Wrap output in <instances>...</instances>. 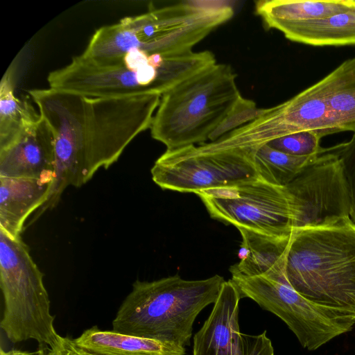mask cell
<instances>
[{"mask_svg": "<svg viewBox=\"0 0 355 355\" xmlns=\"http://www.w3.org/2000/svg\"><path fill=\"white\" fill-rule=\"evenodd\" d=\"M331 150L342 165L349 196V218L355 223V134L350 141L331 147Z\"/></svg>", "mask_w": 355, "mask_h": 355, "instance_id": "obj_23", "label": "cell"}, {"mask_svg": "<svg viewBox=\"0 0 355 355\" xmlns=\"http://www.w3.org/2000/svg\"><path fill=\"white\" fill-rule=\"evenodd\" d=\"M355 10V0L293 1L261 0L255 11L271 28L285 24L328 18Z\"/></svg>", "mask_w": 355, "mask_h": 355, "instance_id": "obj_17", "label": "cell"}, {"mask_svg": "<svg viewBox=\"0 0 355 355\" xmlns=\"http://www.w3.org/2000/svg\"><path fill=\"white\" fill-rule=\"evenodd\" d=\"M256 150L214 141L166 150L152 167V178L162 189L196 194L233 185L258 178Z\"/></svg>", "mask_w": 355, "mask_h": 355, "instance_id": "obj_7", "label": "cell"}, {"mask_svg": "<svg viewBox=\"0 0 355 355\" xmlns=\"http://www.w3.org/2000/svg\"><path fill=\"white\" fill-rule=\"evenodd\" d=\"M77 355H88V354H83V353H81V352H79L77 351Z\"/></svg>", "mask_w": 355, "mask_h": 355, "instance_id": "obj_29", "label": "cell"}, {"mask_svg": "<svg viewBox=\"0 0 355 355\" xmlns=\"http://www.w3.org/2000/svg\"><path fill=\"white\" fill-rule=\"evenodd\" d=\"M241 300L232 281H225L210 315L193 337V355H275L266 331L258 335L240 331Z\"/></svg>", "mask_w": 355, "mask_h": 355, "instance_id": "obj_12", "label": "cell"}, {"mask_svg": "<svg viewBox=\"0 0 355 355\" xmlns=\"http://www.w3.org/2000/svg\"><path fill=\"white\" fill-rule=\"evenodd\" d=\"M37 350L33 352H28L19 349H11L9 351H4L2 348L0 350V355H37Z\"/></svg>", "mask_w": 355, "mask_h": 355, "instance_id": "obj_27", "label": "cell"}, {"mask_svg": "<svg viewBox=\"0 0 355 355\" xmlns=\"http://www.w3.org/2000/svg\"><path fill=\"white\" fill-rule=\"evenodd\" d=\"M303 131H316L323 137L340 132L323 79L279 105L261 109L255 119L214 141L257 150L273 139Z\"/></svg>", "mask_w": 355, "mask_h": 355, "instance_id": "obj_10", "label": "cell"}, {"mask_svg": "<svg viewBox=\"0 0 355 355\" xmlns=\"http://www.w3.org/2000/svg\"><path fill=\"white\" fill-rule=\"evenodd\" d=\"M285 187L291 198L294 231L331 225L349 218L342 165L331 148H326Z\"/></svg>", "mask_w": 355, "mask_h": 355, "instance_id": "obj_11", "label": "cell"}, {"mask_svg": "<svg viewBox=\"0 0 355 355\" xmlns=\"http://www.w3.org/2000/svg\"><path fill=\"white\" fill-rule=\"evenodd\" d=\"M55 166L53 135L42 118L0 149V176L37 179L53 184Z\"/></svg>", "mask_w": 355, "mask_h": 355, "instance_id": "obj_13", "label": "cell"}, {"mask_svg": "<svg viewBox=\"0 0 355 355\" xmlns=\"http://www.w3.org/2000/svg\"><path fill=\"white\" fill-rule=\"evenodd\" d=\"M43 277L21 237L13 239L0 230V287L4 302L0 327L13 343L33 339L54 348L62 338L53 324Z\"/></svg>", "mask_w": 355, "mask_h": 355, "instance_id": "obj_6", "label": "cell"}, {"mask_svg": "<svg viewBox=\"0 0 355 355\" xmlns=\"http://www.w3.org/2000/svg\"><path fill=\"white\" fill-rule=\"evenodd\" d=\"M51 182L0 176V230L21 237L26 219L48 200Z\"/></svg>", "mask_w": 355, "mask_h": 355, "instance_id": "obj_14", "label": "cell"}, {"mask_svg": "<svg viewBox=\"0 0 355 355\" xmlns=\"http://www.w3.org/2000/svg\"><path fill=\"white\" fill-rule=\"evenodd\" d=\"M42 355H77V351L72 343V339L62 337L60 344L54 348L43 345Z\"/></svg>", "mask_w": 355, "mask_h": 355, "instance_id": "obj_25", "label": "cell"}, {"mask_svg": "<svg viewBox=\"0 0 355 355\" xmlns=\"http://www.w3.org/2000/svg\"><path fill=\"white\" fill-rule=\"evenodd\" d=\"M225 282L218 275L199 280L178 275L137 280L112 321V331L188 345L196 318L207 305L214 304Z\"/></svg>", "mask_w": 355, "mask_h": 355, "instance_id": "obj_4", "label": "cell"}, {"mask_svg": "<svg viewBox=\"0 0 355 355\" xmlns=\"http://www.w3.org/2000/svg\"><path fill=\"white\" fill-rule=\"evenodd\" d=\"M234 14L230 1H182L99 28L79 56L106 66L133 50L164 58L184 54Z\"/></svg>", "mask_w": 355, "mask_h": 355, "instance_id": "obj_2", "label": "cell"}, {"mask_svg": "<svg viewBox=\"0 0 355 355\" xmlns=\"http://www.w3.org/2000/svg\"><path fill=\"white\" fill-rule=\"evenodd\" d=\"M41 118L31 103L15 96L12 71L9 68L0 85V149L17 139Z\"/></svg>", "mask_w": 355, "mask_h": 355, "instance_id": "obj_20", "label": "cell"}, {"mask_svg": "<svg viewBox=\"0 0 355 355\" xmlns=\"http://www.w3.org/2000/svg\"><path fill=\"white\" fill-rule=\"evenodd\" d=\"M285 275L308 301L355 324V223L295 230Z\"/></svg>", "mask_w": 355, "mask_h": 355, "instance_id": "obj_3", "label": "cell"}, {"mask_svg": "<svg viewBox=\"0 0 355 355\" xmlns=\"http://www.w3.org/2000/svg\"><path fill=\"white\" fill-rule=\"evenodd\" d=\"M327 98L340 132L355 134V57L324 77Z\"/></svg>", "mask_w": 355, "mask_h": 355, "instance_id": "obj_19", "label": "cell"}, {"mask_svg": "<svg viewBox=\"0 0 355 355\" xmlns=\"http://www.w3.org/2000/svg\"><path fill=\"white\" fill-rule=\"evenodd\" d=\"M55 142V179L36 220L55 207L64 189L80 187L116 162L130 143L150 128L162 96L89 97L62 90L28 91Z\"/></svg>", "mask_w": 355, "mask_h": 355, "instance_id": "obj_1", "label": "cell"}, {"mask_svg": "<svg viewBox=\"0 0 355 355\" xmlns=\"http://www.w3.org/2000/svg\"><path fill=\"white\" fill-rule=\"evenodd\" d=\"M230 65L214 64L164 93L150 128L166 150L202 144L243 97Z\"/></svg>", "mask_w": 355, "mask_h": 355, "instance_id": "obj_5", "label": "cell"}, {"mask_svg": "<svg viewBox=\"0 0 355 355\" xmlns=\"http://www.w3.org/2000/svg\"><path fill=\"white\" fill-rule=\"evenodd\" d=\"M275 29L288 40L306 45H355V10L321 19L282 24Z\"/></svg>", "mask_w": 355, "mask_h": 355, "instance_id": "obj_18", "label": "cell"}, {"mask_svg": "<svg viewBox=\"0 0 355 355\" xmlns=\"http://www.w3.org/2000/svg\"><path fill=\"white\" fill-rule=\"evenodd\" d=\"M242 298L248 297L284 322L301 345L318 349L355 324L308 301L288 282L286 277L232 276Z\"/></svg>", "mask_w": 355, "mask_h": 355, "instance_id": "obj_9", "label": "cell"}, {"mask_svg": "<svg viewBox=\"0 0 355 355\" xmlns=\"http://www.w3.org/2000/svg\"><path fill=\"white\" fill-rule=\"evenodd\" d=\"M42 347L37 349V355H42Z\"/></svg>", "mask_w": 355, "mask_h": 355, "instance_id": "obj_28", "label": "cell"}, {"mask_svg": "<svg viewBox=\"0 0 355 355\" xmlns=\"http://www.w3.org/2000/svg\"><path fill=\"white\" fill-rule=\"evenodd\" d=\"M323 136L316 131H303L277 138L268 142L270 147L281 152L299 157L320 155L326 148L320 146Z\"/></svg>", "mask_w": 355, "mask_h": 355, "instance_id": "obj_22", "label": "cell"}, {"mask_svg": "<svg viewBox=\"0 0 355 355\" xmlns=\"http://www.w3.org/2000/svg\"><path fill=\"white\" fill-rule=\"evenodd\" d=\"M164 60V58L158 53L148 55V63L155 68L160 67L162 65Z\"/></svg>", "mask_w": 355, "mask_h": 355, "instance_id": "obj_26", "label": "cell"}, {"mask_svg": "<svg viewBox=\"0 0 355 355\" xmlns=\"http://www.w3.org/2000/svg\"><path fill=\"white\" fill-rule=\"evenodd\" d=\"M318 155L294 156L277 150L266 144L255 151L254 162L259 178L275 185L285 187Z\"/></svg>", "mask_w": 355, "mask_h": 355, "instance_id": "obj_21", "label": "cell"}, {"mask_svg": "<svg viewBox=\"0 0 355 355\" xmlns=\"http://www.w3.org/2000/svg\"><path fill=\"white\" fill-rule=\"evenodd\" d=\"M254 101L242 97L224 122L212 133L210 141H214L255 119L261 112Z\"/></svg>", "mask_w": 355, "mask_h": 355, "instance_id": "obj_24", "label": "cell"}, {"mask_svg": "<svg viewBox=\"0 0 355 355\" xmlns=\"http://www.w3.org/2000/svg\"><path fill=\"white\" fill-rule=\"evenodd\" d=\"M242 239L240 261L232 266V276L284 278L286 258L291 236L274 237L238 228Z\"/></svg>", "mask_w": 355, "mask_h": 355, "instance_id": "obj_15", "label": "cell"}, {"mask_svg": "<svg viewBox=\"0 0 355 355\" xmlns=\"http://www.w3.org/2000/svg\"><path fill=\"white\" fill-rule=\"evenodd\" d=\"M210 216L225 224L274 237L293 235L291 198L286 187L259 178L196 193Z\"/></svg>", "mask_w": 355, "mask_h": 355, "instance_id": "obj_8", "label": "cell"}, {"mask_svg": "<svg viewBox=\"0 0 355 355\" xmlns=\"http://www.w3.org/2000/svg\"><path fill=\"white\" fill-rule=\"evenodd\" d=\"M76 349L88 355H185L184 347L155 339L102 331L96 326L72 339Z\"/></svg>", "mask_w": 355, "mask_h": 355, "instance_id": "obj_16", "label": "cell"}]
</instances>
